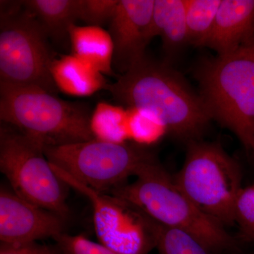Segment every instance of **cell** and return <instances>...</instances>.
Listing matches in <instances>:
<instances>
[{"instance_id":"obj_1","label":"cell","mask_w":254,"mask_h":254,"mask_svg":"<svg viewBox=\"0 0 254 254\" xmlns=\"http://www.w3.org/2000/svg\"><path fill=\"white\" fill-rule=\"evenodd\" d=\"M106 89L128 108L154 115L168 132L187 143L200 140L212 120L200 94L168 63L146 56Z\"/></svg>"},{"instance_id":"obj_2","label":"cell","mask_w":254,"mask_h":254,"mask_svg":"<svg viewBox=\"0 0 254 254\" xmlns=\"http://www.w3.org/2000/svg\"><path fill=\"white\" fill-rule=\"evenodd\" d=\"M135 177L134 182L125 184L108 194L160 225L190 232L215 253H240L237 241L220 222L193 204L155 158L143 164Z\"/></svg>"},{"instance_id":"obj_3","label":"cell","mask_w":254,"mask_h":254,"mask_svg":"<svg viewBox=\"0 0 254 254\" xmlns=\"http://www.w3.org/2000/svg\"><path fill=\"white\" fill-rule=\"evenodd\" d=\"M200 95L212 120L254 149V35L238 49L203 60L196 68Z\"/></svg>"},{"instance_id":"obj_4","label":"cell","mask_w":254,"mask_h":254,"mask_svg":"<svg viewBox=\"0 0 254 254\" xmlns=\"http://www.w3.org/2000/svg\"><path fill=\"white\" fill-rule=\"evenodd\" d=\"M0 119L44 147L94 139L86 106L38 87L0 83Z\"/></svg>"},{"instance_id":"obj_5","label":"cell","mask_w":254,"mask_h":254,"mask_svg":"<svg viewBox=\"0 0 254 254\" xmlns=\"http://www.w3.org/2000/svg\"><path fill=\"white\" fill-rule=\"evenodd\" d=\"M185 163L174 181L193 204L224 227L235 222L242 172L218 142L187 143Z\"/></svg>"},{"instance_id":"obj_6","label":"cell","mask_w":254,"mask_h":254,"mask_svg":"<svg viewBox=\"0 0 254 254\" xmlns=\"http://www.w3.org/2000/svg\"><path fill=\"white\" fill-rule=\"evenodd\" d=\"M0 83L36 86L56 94L51 76L55 58L48 36L23 1H1Z\"/></svg>"},{"instance_id":"obj_7","label":"cell","mask_w":254,"mask_h":254,"mask_svg":"<svg viewBox=\"0 0 254 254\" xmlns=\"http://www.w3.org/2000/svg\"><path fill=\"white\" fill-rule=\"evenodd\" d=\"M44 145L14 127L0 128V170L11 190L30 203L67 218L65 187L53 171Z\"/></svg>"},{"instance_id":"obj_8","label":"cell","mask_w":254,"mask_h":254,"mask_svg":"<svg viewBox=\"0 0 254 254\" xmlns=\"http://www.w3.org/2000/svg\"><path fill=\"white\" fill-rule=\"evenodd\" d=\"M48 160L70 176L98 191L110 193L135 176L153 155L138 145L92 139L45 147Z\"/></svg>"},{"instance_id":"obj_9","label":"cell","mask_w":254,"mask_h":254,"mask_svg":"<svg viewBox=\"0 0 254 254\" xmlns=\"http://www.w3.org/2000/svg\"><path fill=\"white\" fill-rule=\"evenodd\" d=\"M50 164L66 186L90 200L95 235L100 244L119 254H148L155 248L148 217L123 200L93 190Z\"/></svg>"},{"instance_id":"obj_10","label":"cell","mask_w":254,"mask_h":254,"mask_svg":"<svg viewBox=\"0 0 254 254\" xmlns=\"http://www.w3.org/2000/svg\"><path fill=\"white\" fill-rule=\"evenodd\" d=\"M66 218L23 199L11 190H0L1 243H30L64 233Z\"/></svg>"},{"instance_id":"obj_11","label":"cell","mask_w":254,"mask_h":254,"mask_svg":"<svg viewBox=\"0 0 254 254\" xmlns=\"http://www.w3.org/2000/svg\"><path fill=\"white\" fill-rule=\"evenodd\" d=\"M155 0H119L110 21L114 44L113 64L126 72L145 58L151 41L152 19Z\"/></svg>"},{"instance_id":"obj_12","label":"cell","mask_w":254,"mask_h":254,"mask_svg":"<svg viewBox=\"0 0 254 254\" xmlns=\"http://www.w3.org/2000/svg\"><path fill=\"white\" fill-rule=\"evenodd\" d=\"M254 35V0H222L204 46L218 55L238 49Z\"/></svg>"},{"instance_id":"obj_13","label":"cell","mask_w":254,"mask_h":254,"mask_svg":"<svg viewBox=\"0 0 254 254\" xmlns=\"http://www.w3.org/2000/svg\"><path fill=\"white\" fill-rule=\"evenodd\" d=\"M50 71L57 88L72 96H89L108 86L103 73L73 54L55 58Z\"/></svg>"},{"instance_id":"obj_14","label":"cell","mask_w":254,"mask_h":254,"mask_svg":"<svg viewBox=\"0 0 254 254\" xmlns=\"http://www.w3.org/2000/svg\"><path fill=\"white\" fill-rule=\"evenodd\" d=\"M73 55L91 64L103 75L113 73L114 44L109 32L99 26H78L68 29Z\"/></svg>"},{"instance_id":"obj_15","label":"cell","mask_w":254,"mask_h":254,"mask_svg":"<svg viewBox=\"0 0 254 254\" xmlns=\"http://www.w3.org/2000/svg\"><path fill=\"white\" fill-rule=\"evenodd\" d=\"M187 0H155L152 36H160L163 49L173 56L189 44Z\"/></svg>"},{"instance_id":"obj_16","label":"cell","mask_w":254,"mask_h":254,"mask_svg":"<svg viewBox=\"0 0 254 254\" xmlns=\"http://www.w3.org/2000/svg\"><path fill=\"white\" fill-rule=\"evenodd\" d=\"M23 4L54 39L68 38V29L78 19V0H28Z\"/></svg>"},{"instance_id":"obj_17","label":"cell","mask_w":254,"mask_h":254,"mask_svg":"<svg viewBox=\"0 0 254 254\" xmlns=\"http://www.w3.org/2000/svg\"><path fill=\"white\" fill-rule=\"evenodd\" d=\"M128 110L123 107L100 102L90 120V128L95 139L109 143H125L129 139Z\"/></svg>"},{"instance_id":"obj_18","label":"cell","mask_w":254,"mask_h":254,"mask_svg":"<svg viewBox=\"0 0 254 254\" xmlns=\"http://www.w3.org/2000/svg\"><path fill=\"white\" fill-rule=\"evenodd\" d=\"M150 220L159 254H218L190 232Z\"/></svg>"},{"instance_id":"obj_19","label":"cell","mask_w":254,"mask_h":254,"mask_svg":"<svg viewBox=\"0 0 254 254\" xmlns=\"http://www.w3.org/2000/svg\"><path fill=\"white\" fill-rule=\"evenodd\" d=\"M222 0H187L189 44L203 47L213 31Z\"/></svg>"},{"instance_id":"obj_20","label":"cell","mask_w":254,"mask_h":254,"mask_svg":"<svg viewBox=\"0 0 254 254\" xmlns=\"http://www.w3.org/2000/svg\"><path fill=\"white\" fill-rule=\"evenodd\" d=\"M127 109L129 139L133 140L137 145L153 144L168 131L166 127L152 114L135 108Z\"/></svg>"},{"instance_id":"obj_21","label":"cell","mask_w":254,"mask_h":254,"mask_svg":"<svg viewBox=\"0 0 254 254\" xmlns=\"http://www.w3.org/2000/svg\"><path fill=\"white\" fill-rule=\"evenodd\" d=\"M235 219L244 240L254 242V185L242 188L239 193L235 205Z\"/></svg>"},{"instance_id":"obj_22","label":"cell","mask_w":254,"mask_h":254,"mask_svg":"<svg viewBox=\"0 0 254 254\" xmlns=\"http://www.w3.org/2000/svg\"><path fill=\"white\" fill-rule=\"evenodd\" d=\"M119 0H78V18L88 26L110 23Z\"/></svg>"},{"instance_id":"obj_23","label":"cell","mask_w":254,"mask_h":254,"mask_svg":"<svg viewBox=\"0 0 254 254\" xmlns=\"http://www.w3.org/2000/svg\"><path fill=\"white\" fill-rule=\"evenodd\" d=\"M64 254H119L83 235L63 233L55 238Z\"/></svg>"},{"instance_id":"obj_24","label":"cell","mask_w":254,"mask_h":254,"mask_svg":"<svg viewBox=\"0 0 254 254\" xmlns=\"http://www.w3.org/2000/svg\"><path fill=\"white\" fill-rule=\"evenodd\" d=\"M0 254H64L60 247L41 245L37 242L30 243L11 244L1 243Z\"/></svg>"},{"instance_id":"obj_25","label":"cell","mask_w":254,"mask_h":254,"mask_svg":"<svg viewBox=\"0 0 254 254\" xmlns=\"http://www.w3.org/2000/svg\"><path fill=\"white\" fill-rule=\"evenodd\" d=\"M252 155H254V149L253 153H252Z\"/></svg>"}]
</instances>
